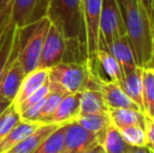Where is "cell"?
<instances>
[{
    "label": "cell",
    "mask_w": 154,
    "mask_h": 153,
    "mask_svg": "<svg viewBox=\"0 0 154 153\" xmlns=\"http://www.w3.org/2000/svg\"><path fill=\"white\" fill-rule=\"evenodd\" d=\"M126 29V36L134 51L137 66L145 68L152 57L154 43L151 21L140 0H116Z\"/></svg>",
    "instance_id": "obj_1"
},
{
    "label": "cell",
    "mask_w": 154,
    "mask_h": 153,
    "mask_svg": "<svg viewBox=\"0 0 154 153\" xmlns=\"http://www.w3.org/2000/svg\"><path fill=\"white\" fill-rule=\"evenodd\" d=\"M46 17L65 40H80L86 45L82 0H49Z\"/></svg>",
    "instance_id": "obj_2"
},
{
    "label": "cell",
    "mask_w": 154,
    "mask_h": 153,
    "mask_svg": "<svg viewBox=\"0 0 154 153\" xmlns=\"http://www.w3.org/2000/svg\"><path fill=\"white\" fill-rule=\"evenodd\" d=\"M90 76V60L84 63L61 62L47 70L49 92L66 96L86 89Z\"/></svg>",
    "instance_id": "obj_3"
},
{
    "label": "cell",
    "mask_w": 154,
    "mask_h": 153,
    "mask_svg": "<svg viewBox=\"0 0 154 153\" xmlns=\"http://www.w3.org/2000/svg\"><path fill=\"white\" fill-rule=\"evenodd\" d=\"M51 24L48 18L43 17L32 24L19 29L17 58L20 61L25 74L35 70L38 66L43 43Z\"/></svg>",
    "instance_id": "obj_4"
},
{
    "label": "cell",
    "mask_w": 154,
    "mask_h": 153,
    "mask_svg": "<svg viewBox=\"0 0 154 153\" xmlns=\"http://www.w3.org/2000/svg\"><path fill=\"white\" fill-rule=\"evenodd\" d=\"M126 36V29L116 0H103L99 19V49L108 50L116 40Z\"/></svg>",
    "instance_id": "obj_5"
},
{
    "label": "cell",
    "mask_w": 154,
    "mask_h": 153,
    "mask_svg": "<svg viewBox=\"0 0 154 153\" xmlns=\"http://www.w3.org/2000/svg\"><path fill=\"white\" fill-rule=\"evenodd\" d=\"M90 60V76L87 88L97 89L103 96L108 108H131L140 110L137 105L124 92V90L116 83L106 81L101 77L94 67V59ZM143 112V111H142Z\"/></svg>",
    "instance_id": "obj_6"
},
{
    "label": "cell",
    "mask_w": 154,
    "mask_h": 153,
    "mask_svg": "<svg viewBox=\"0 0 154 153\" xmlns=\"http://www.w3.org/2000/svg\"><path fill=\"white\" fill-rule=\"evenodd\" d=\"M49 0H14L11 10V22L18 29L46 17Z\"/></svg>",
    "instance_id": "obj_7"
},
{
    "label": "cell",
    "mask_w": 154,
    "mask_h": 153,
    "mask_svg": "<svg viewBox=\"0 0 154 153\" xmlns=\"http://www.w3.org/2000/svg\"><path fill=\"white\" fill-rule=\"evenodd\" d=\"M102 135L88 132L75 122L67 124L60 153H84L100 144Z\"/></svg>",
    "instance_id": "obj_8"
},
{
    "label": "cell",
    "mask_w": 154,
    "mask_h": 153,
    "mask_svg": "<svg viewBox=\"0 0 154 153\" xmlns=\"http://www.w3.org/2000/svg\"><path fill=\"white\" fill-rule=\"evenodd\" d=\"M102 1L103 0H82L88 59H93L99 49V19Z\"/></svg>",
    "instance_id": "obj_9"
},
{
    "label": "cell",
    "mask_w": 154,
    "mask_h": 153,
    "mask_svg": "<svg viewBox=\"0 0 154 153\" xmlns=\"http://www.w3.org/2000/svg\"><path fill=\"white\" fill-rule=\"evenodd\" d=\"M65 54V39L62 34L51 24L46 34L37 68L47 69L63 62Z\"/></svg>",
    "instance_id": "obj_10"
},
{
    "label": "cell",
    "mask_w": 154,
    "mask_h": 153,
    "mask_svg": "<svg viewBox=\"0 0 154 153\" xmlns=\"http://www.w3.org/2000/svg\"><path fill=\"white\" fill-rule=\"evenodd\" d=\"M16 55L8 63L3 76L0 80V99L13 103L17 96L20 85L25 77V72Z\"/></svg>",
    "instance_id": "obj_11"
},
{
    "label": "cell",
    "mask_w": 154,
    "mask_h": 153,
    "mask_svg": "<svg viewBox=\"0 0 154 153\" xmlns=\"http://www.w3.org/2000/svg\"><path fill=\"white\" fill-rule=\"evenodd\" d=\"M19 29L10 21L2 31H0V80L6 67L18 50Z\"/></svg>",
    "instance_id": "obj_12"
},
{
    "label": "cell",
    "mask_w": 154,
    "mask_h": 153,
    "mask_svg": "<svg viewBox=\"0 0 154 153\" xmlns=\"http://www.w3.org/2000/svg\"><path fill=\"white\" fill-rule=\"evenodd\" d=\"M80 115V92L69 93L63 96L56 112L48 124L63 126L73 123Z\"/></svg>",
    "instance_id": "obj_13"
},
{
    "label": "cell",
    "mask_w": 154,
    "mask_h": 153,
    "mask_svg": "<svg viewBox=\"0 0 154 153\" xmlns=\"http://www.w3.org/2000/svg\"><path fill=\"white\" fill-rule=\"evenodd\" d=\"M108 51H110L112 56L116 59V61L119 62L124 76L137 67L133 48H132L127 36L121 37L120 39L114 41L109 46Z\"/></svg>",
    "instance_id": "obj_14"
},
{
    "label": "cell",
    "mask_w": 154,
    "mask_h": 153,
    "mask_svg": "<svg viewBox=\"0 0 154 153\" xmlns=\"http://www.w3.org/2000/svg\"><path fill=\"white\" fill-rule=\"evenodd\" d=\"M59 127V125L55 124L41 125L36 131L5 153H32Z\"/></svg>",
    "instance_id": "obj_15"
},
{
    "label": "cell",
    "mask_w": 154,
    "mask_h": 153,
    "mask_svg": "<svg viewBox=\"0 0 154 153\" xmlns=\"http://www.w3.org/2000/svg\"><path fill=\"white\" fill-rule=\"evenodd\" d=\"M108 111L109 108L97 89L86 88L80 92V115H107Z\"/></svg>",
    "instance_id": "obj_16"
},
{
    "label": "cell",
    "mask_w": 154,
    "mask_h": 153,
    "mask_svg": "<svg viewBox=\"0 0 154 153\" xmlns=\"http://www.w3.org/2000/svg\"><path fill=\"white\" fill-rule=\"evenodd\" d=\"M108 115L111 123L118 129L128 126H146V115L140 110L131 108H110Z\"/></svg>",
    "instance_id": "obj_17"
},
{
    "label": "cell",
    "mask_w": 154,
    "mask_h": 153,
    "mask_svg": "<svg viewBox=\"0 0 154 153\" xmlns=\"http://www.w3.org/2000/svg\"><path fill=\"white\" fill-rule=\"evenodd\" d=\"M47 82V69L36 68L35 70L25 75L22 83L20 85L17 96L14 100V105L18 106L25 99L29 98L31 94L39 89Z\"/></svg>",
    "instance_id": "obj_18"
},
{
    "label": "cell",
    "mask_w": 154,
    "mask_h": 153,
    "mask_svg": "<svg viewBox=\"0 0 154 153\" xmlns=\"http://www.w3.org/2000/svg\"><path fill=\"white\" fill-rule=\"evenodd\" d=\"M143 67H137L124 76L121 88L126 94L137 105L140 111L144 112L143 105Z\"/></svg>",
    "instance_id": "obj_19"
},
{
    "label": "cell",
    "mask_w": 154,
    "mask_h": 153,
    "mask_svg": "<svg viewBox=\"0 0 154 153\" xmlns=\"http://www.w3.org/2000/svg\"><path fill=\"white\" fill-rule=\"evenodd\" d=\"M41 124L36 122H29V121L21 120L10 132L8 133L5 137L0 142V153H5L11 150L13 147L22 142L25 137L32 134L34 131H36Z\"/></svg>",
    "instance_id": "obj_20"
},
{
    "label": "cell",
    "mask_w": 154,
    "mask_h": 153,
    "mask_svg": "<svg viewBox=\"0 0 154 153\" xmlns=\"http://www.w3.org/2000/svg\"><path fill=\"white\" fill-rule=\"evenodd\" d=\"M94 58L97 63L102 66L104 72L109 77L110 81L116 83L119 86L122 85L124 80L123 70L112 54L105 49H97Z\"/></svg>",
    "instance_id": "obj_21"
},
{
    "label": "cell",
    "mask_w": 154,
    "mask_h": 153,
    "mask_svg": "<svg viewBox=\"0 0 154 153\" xmlns=\"http://www.w3.org/2000/svg\"><path fill=\"white\" fill-rule=\"evenodd\" d=\"M100 144L106 153H127L131 147L126 143L120 130L113 124L109 125L103 133Z\"/></svg>",
    "instance_id": "obj_22"
},
{
    "label": "cell",
    "mask_w": 154,
    "mask_h": 153,
    "mask_svg": "<svg viewBox=\"0 0 154 153\" xmlns=\"http://www.w3.org/2000/svg\"><path fill=\"white\" fill-rule=\"evenodd\" d=\"M143 105L145 115L154 118V70L149 67L143 69Z\"/></svg>",
    "instance_id": "obj_23"
},
{
    "label": "cell",
    "mask_w": 154,
    "mask_h": 153,
    "mask_svg": "<svg viewBox=\"0 0 154 153\" xmlns=\"http://www.w3.org/2000/svg\"><path fill=\"white\" fill-rule=\"evenodd\" d=\"M75 123L83 127L88 132L94 134H103L105 130L111 125L109 115H80L75 118Z\"/></svg>",
    "instance_id": "obj_24"
},
{
    "label": "cell",
    "mask_w": 154,
    "mask_h": 153,
    "mask_svg": "<svg viewBox=\"0 0 154 153\" xmlns=\"http://www.w3.org/2000/svg\"><path fill=\"white\" fill-rule=\"evenodd\" d=\"M66 126L67 125L60 126L32 153H60L64 141Z\"/></svg>",
    "instance_id": "obj_25"
},
{
    "label": "cell",
    "mask_w": 154,
    "mask_h": 153,
    "mask_svg": "<svg viewBox=\"0 0 154 153\" xmlns=\"http://www.w3.org/2000/svg\"><path fill=\"white\" fill-rule=\"evenodd\" d=\"M21 121L20 113L18 112L14 103L10 105L0 115V142L8 135V133Z\"/></svg>",
    "instance_id": "obj_26"
},
{
    "label": "cell",
    "mask_w": 154,
    "mask_h": 153,
    "mask_svg": "<svg viewBox=\"0 0 154 153\" xmlns=\"http://www.w3.org/2000/svg\"><path fill=\"white\" fill-rule=\"evenodd\" d=\"M123 139L128 145L132 147H146L147 146V135L145 128L140 126H128L125 128L119 129Z\"/></svg>",
    "instance_id": "obj_27"
},
{
    "label": "cell",
    "mask_w": 154,
    "mask_h": 153,
    "mask_svg": "<svg viewBox=\"0 0 154 153\" xmlns=\"http://www.w3.org/2000/svg\"><path fill=\"white\" fill-rule=\"evenodd\" d=\"M63 96H64L63 94L55 93V92H49L47 94V96L45 98L44 104L42 106V109L40 111V115H39L38 121H37L39 124H48L49 120L54 115V113L56 112Z\"/></svg>",
    "instance_id": "obj_28"
},
{
    "label": "cell",
    "mask_w": 154,
    "mask_h": 153,
    "mask_svg": "<svg viewBox=\"0 0 154 153\" xmlns=\"http://www.w3.org/2000/svg\"><path fill=\"white\" fill-rule=\"evenodd\" d=\"M49 93V89H48V85H47V82L44 84L43 86H41L37 91H35L34 93L31 94L27 99H25L22 103L16 106L17 110H18L19 113H21L23 110L27 108V107L32 106V105L36 104V103L40 102L41 100H43L44 98H46V96Z\"/></svg>",
    "instance_id": "obj_29"
},
{
    "label": "cell",
    "mask_w": 154,
    "mask_h": 153,
    "mask_svg": "<svg viewBox=\"0 0 154 153\" xmlns=\"http://www.w3.org/2000/svg\"><path fill=\"white\" fill-rule=\"evenodd\" d=\"M14 0H0V31L11 21V10Z\"/></svg>",
    "instance_id": "obj_30"
},
{
    "label": "cell",
    "mask_w": 154,
    "mask_h": 153,
    "mask_svg": "<svg viewBox=\"0 0 154 153\" xmlns=\"http://www.w3.org/2000/svg\"><path fill=\"white\" fill-rule=\"evenodd\" d=\"M145 131L147 135V147L154 145V118H151L146 115V126H145Z\"/></svg>",
    "instance_id": "obj_31"
},
{
    "label": "cell",
    "mask_w": 154,
    "mask_h": 153,
    "mask_svg": "<svg viewBox=\"0 0 154 153\" xmlns=\"http://www.w3.org/2000/svg\"><path fill=\"white\" fill-rule=\"evenodd\" d=\"M140 1L142 3V5L144 6L145 10H146L149 18H150L154 11V0H140Z\"/></svg>",
    "instance_id": "obj_32"
},
{
    "label": "cell",
    "mask_w": 154,
    "mask_h": 153,
    "mask_svg": "<svg viewBox=\"0 0 154 153\" xmlns=\"http://www.w3.org/2000/svg\"><path fill=\"white\" fill-rule=\"evenodd\" d=\"M127 153H151L149 148L147 147H130Z\"/></svg>",
    "instance_id": "obj_33"
},
{
    "label": "cell",
    "mask_w": 154,
    "mask_h": 153,
    "mask_svg": "<svg viewBox=\"0 0 154 153\" xmlns=\"http://www.w3.org/2000/svg\"><path fill=\"white\" fill-rule=\"evenodd\" d=\"M84 153H106V152L101 144H97V145H94L93 147H91L90 149H88L87 151L84 152Z\"/></svg>",
    "instance_id": "obj_34"
},
{
    "label": "cell",
    "mask_w": 154,
    "mask_h": 153,
    "mask_svg": "<svg viewBox=\"0 0 154 153\" xmlns=\"http://www.w3.org/2000/svg\"><path fill=\"white\" fill-rule=\"evenodd\" d=\"M11 104H12V103L6 102V101H3V100H1V99H0V115L3 113V111L5 110V109L8 108Z\"/></svg>",
    "instance_id": "obj_35"
},
{
    "label": "cell",
    "mask_w": 154,
    "mask_h": 153,
    "mask_svg": "<svg viewBox=\"0 0 154 153\" xmlns=\"http://www.w3.org/2000/svg\"><path fill=\"white\" fill-rule=\"evenodd\" d=\"M146 67H149V68H151V69L154 70V50H153V54H152V57H151L150 61H149V63L147 64Z\"/></svg>",
    "instance_id": "obj_36"
},
{
    "label": "cell",
    "mask_w": 154,
    "mask_h": 153,
    "mask_svg": "<svg viewBox=\"0 0 154 153\" xmlns=\"http://www.w3.org/2000/svg\"><path fill=\"white\" fill-rule=\"evenodd\" d=\"M150 21H151V27H152V35H153V43H154V12L152 13L150 17ZM154 50V49H153Z\"/></svg>",
    "instance_id": "obj_37"
},
{
    "label": "cell",
    "mask_w": 154,
    "mask_h": 153,
    "mask_svg": "<svg viewBox=\"0 0 154 153\" xmlns=\"http://www.w3.org/2000/svg\"><path fill=\"white\" fill-rule=\"evenodd\" d=\"M149 150H150V152L151 153H154V145L153 146H149Z\"/></svg>",
    "instance_id": "obj_38"
}]
</instances>
